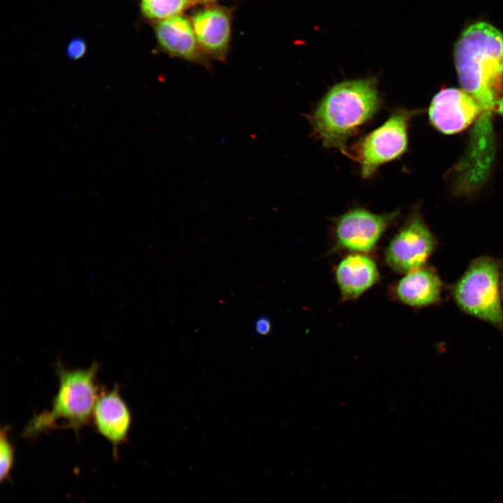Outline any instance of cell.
Wrapping results in <instances>:
<instances>
[{
    "label": "cell",
    "mask_w": 503,
    "mask_h": 503,
    "mask_svg": "<svg viewBox=\"0 0 503 503\" xmlns=\"http://www.w3.org/2000/svg\"><path fill=\"white\" fill-rule=\"evenodd\" d=\"M194 2V0H141L140 10L146 18L162 21L178 15Z\"/></svg>",
    "instance_id": "5bb4252c"
},
{
    "label": "cell",
    "mask_w": 503,
    "mask_h": 503,
    "mask_svg": "<svg viewBox=\"0 0 503 503\" xmlns=\"http://www.w3.org/2000/svg\"><path fill=\"white\" fill-rule=\"evenodd\" d=\"M155 34L159 48L169 56L209 67L193 26L186 17L177 15L160 21Z\"/></svg>",
    "instance_id": "30bf717a"
},
{
    "label": "cell",
    "mask_w": 503,
    "mask_h": 503,
    "mask_svg": "<svg viewBox=\"0 0 503 503\" xmlns=\"http://www.w3.org/2000/svg\"><path fill=\"white\" fill-rule=\"evenodd\" d=\"M444 288L435 269L425 265L405 273L395 285L394 293L402 303L422 308L439 303Z\"/></svg>",
    "instance_id": "7c38bea8"
},
{
    "label": "cell",
    "mask_w": 503,
    "mask_h": 503,
    "mask_svg": "<svg viewBox=\"0 0 503 503\" xmlns=\"http://www.w3.org/2000/svg\"><path fill=\"white\" fill-rule=\"evenodd\" d=\"M271 330V323L267 318L263 317L257 320L256 323V330L258 334L261 335H268Z\"/></svg>",
    "instance_id": "e0dca14e"
},
{
    "label": "cell",
    "mask_w": 503,
    "mask_h": 503,
    "mask_svg": "<svg viewBox=\"0 0 503 503\" xmlns=\"http://www.w3.org/2000/svg\"><path fill=\"white\" fill-rule=\"evenodd\" d=\"M86 52V43L81 38L72 39L66 48L67 56L73 61L80 59L85 55Z\"/></svg>",
    "instance_id": "2e32d148"
},
{
    "label": "cell",
    "mask_w": 503,
    "mask_h": 503,
    "mask_svg": "<svg viewBox=\"0 0 503 503\" xmlns=\"http://www.w3.org/2000/svg\"><path fill=\"white\" fill-rule=\"evenodd\" d=\"M413 112L398 108L379 127L361 139L353 156L365 179L372 177L381 165L401 156L408 146V124Z\"/></svg>",
    "instance_id": "5b68a950"
},
{
    "label": "cell",
    "mask_w": 503,
    "mask_h": 503,
    "mask_svg": "<svg viewBox=\"0 0 503 503\" xmlns=\"http://www.w3.org/2000/svg\"><path fill=\"white\" fill-rule=\"evenodd\" d=\"M500 289L501 299L503 304V261H500Z\"/></svg>",
    "instance_id": "ac0fdd59"
},
{
    "label": "cell",
    "mask_w": 503,
    "mask_h": 503,
    "mask_svg": "<svg viewBox=\"0 0 503 503\" xmlns=\"http://www.w3.org/2000/svg\"><path fill=\"white\" fill-rule=\"evenodd\" d=\"M398 210L375 214L362 208L351 210L335 222L337 247L354 253H367L376 246L387 228L398 218Z\"/></svg>",
    "instance_id": "52a82bcc"
},
{
    "label": "cell",
    "mask_w": 503,
    "mask_h": 503,
    "mask_svg": "<svg viewBox=\"0 0 503 503\" xmlns=\"http://www.w3.org/2000/svg\"><path fill=\"white\" fill-rule=\"evenodd\" d=\"M431 124L445 134L462 131L481 114L474 99L463 89L447 88L432 99L429 108Z\"/></svg>",
    "instance_id": "ba28073f"
},
{
    "label": "cell",
    "mask_w": 503,
    "mask_h": 503,
    "mask_svg": "<svg viewBox=\"0 0 503 503\" xmlns=\"http://www.w3.org/2000/svg\"><path fill=\"white\" fill-rule=\"evenodd\" d=\"M192 26L201 49L212 58L224 61L231 38L228 13L218 8L202 10L193 17Z\"/></svg>",
    "instance_id": "8fae6325"
},
{
    "label": "cell",
    "mask_w": 503,
    "mask_h": 503,
    "mask_svg": "<svg viewBox=\"0 0 503 503\" xmlns=\"http://www.w3.org/2000/svg\"><path fill=\"white\" fill-rule=\"evenodd\" d=\"M454 62L462 89L481 108L476 126L490 128L503 92V34L486 22L472 24L455 43Z\"/></svg>",
    "instance_id": "6da1fadb"
},
{
    "label": "cell",
    "mask_w": 503,
    "mask_h": 503,
    "mask_svg": "<svg viewBox=\"0 0 503 503\" xmlns=\"http://www.w3.org/2000/svg\"><path fill=\"white\" fill-rule=\"evenodd\" d=\"M15 460V449L9 438L8 426H3L0 431V479L3 482L10 479Z\"/></svg>",
    "instance_id": "9a60e30c"
},
{
    "label": "cell",
    "mask_w": 503,
    "mask_h": 503,
    "mask_svg": "<svg viewBox=\"0 0 503 503\" xmlns=\"http://www.w3.org/2000/svg\"><path fill=\"white\" fill-rule=\"evenodd\" d=\"M379 273L372 258L363 253L344 257L337 265L335 279L342 300H356L379 280Z\"/></svg>",
    "instance_id": "4fadbf2b"
},
{
    "label": "cell",
    "mask_w": 503,
    "mask_h": 503,
    "mask_svg": "<svg viewBox=\"0 0 503 503\" xmlns=\"http://www.w3.org/2000/svg\"><path fill=\"white\" fill-rule=\"evenodd\" d=\"M381 104L375 78L340 82L326 92L311 117L314 133L325 147L349 156L347 140L373 117Z\"/></svg>",
    "instance_id": "7a4b0ae2"
},
{
    "label": "cell",
    "mask_w": 503,
    "mask_h": 503,
    "mask_svg": "<svg viewBox=\"0 0 503 503\" xmlns=\"http://www.w3.org/2000/svg\"><path fill=\"white\" fill-rule=\"evenodd\" d=\"M500 261L474 258L451 289L453 299L465 314L503 330V304L500 289Z\"/></svg>",
    "instance_id": "277c9868"
},
{
    "label": "cell",
    "mask_w": 503,
    "mask_h": 503,
    "mask_svg": "<svg viewBox=\"0 0 503 503\" xmlns=\"http://www.w3.org/2000/svg\"><path fill=\"white\" fill-rule=\"evenodd\" d=\"M92 421L96 430L111 444L113 454L117 455L119 446L127 439L132 423L131 410L118 386L100 393Z\"/></svg>",
    "instance_id": "9c48e42d"
},
{
    "label": "cell",
    "mask_w": 503,
    "mask_h": 503,
    "mask_svg": "<svg viewBox=\"0 0 503 503\" xmlns=\"http://www.w3.org/2000/svg\"><path fill=\"white\" fill-rule=\"evenodd\" d=\"M437 246V238L421 212L415 210L388 244L386 262L395 272L405 274L425 265Z\"/></svg>",
    "instance_id": "8992f818"
},
{
    "label": "cell",
    "mask_w": 503,
    "mask_h": 503,
    "mask_svg": "<svg viewBox=\"0 0 503 503\" xmlns=\"http://www.w3.org/2000/svg\"><path fill=\"white\" fill-rule=\"evenodd\" d=\"M196 1H198L202 2V3H208V2H212V1H214V0H196Z\"/></svg>",
    "instance_id": "d6986e66"
},
{
    "label": "cell",
    "mask_w": 503,
    "mask_h": 503,
    "mask_svg": "<svg viewBox=\"0 0 503 503\" xmlns=\"http://www.w3.org/2000/svg\"><path fill=\"white\" fill-rule=\"evenodd\" d=\"M99 364L84 369H66L57 363L58 389L50 409L36 414L24 429L22 435L34 437L61 425L78 431L92 418L100 395L97 384Z\"/></svg>",
    "instance_id": "3957f363"
}]
</instances>
